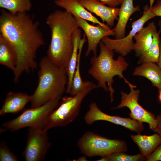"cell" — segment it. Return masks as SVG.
I'll use <instances>...</instances> for the list:
<instances>
[{
  "label": "cell",
  "instance_id": "obj_28",
  "mask_svg": "<svg viewBox=\"0 0 161 161\" xmlns=\"http://www.w3.org/2000/svg\"><path fill=\"white\" fill-rule=\"evenodd\" d=\"M151 10L155 16L161 17V0H158L155 5L152 6Z\"/></svg>",
  "mask_w": 161,
  "mask_h": 161
},
{
  "label": "cell",
  "instance_id": "obj_3",
  "mask_svg": "<svg viewBox=\"0 0 161 161\" xmlns=\"http://www.w3.org/2000/svg\"><path fill=\"white\" fill-rule=\"evenodd\" d=\"M99 45V54L91 58V66L88 72L97 81L98 88L109 92L112 102L114 100L115 92L112 86L115 76H118L119 78L123 79L130 87L135 88L136 86L129 83L123 75V72L126 70L129 65L123 56L120 55L115 60L114 59V52L113 50L106 46L102 41Z\"/></svg>",
  "mask_w": 161,
  "mask_h": 161
},
{
  "label": "cell",
  "instance_id": "obj_29",
  "mask_svg": "<svg viewBox=\"0 0 161 161\" xmlns=\"http://www.w3.org/2000/svg\"><path fill=\"white\" fill-rule=\"evenodd\" d=\"M105 4L111 7H116L121 4L119 0H98Z\"/></svg>",
  "mask_w": 161,
  "mask_h": 161
},
{
  "label": "cell",
  "instance_id": "obj_5",
  "mask_svg": "<svg viewBox=\"0 0 161 161\" xmlns=\"http://www.w3.org/2000/svg\"><path fill=\"white\" fill-rule=\"evenodd\" d=\"M97 88V84L91 82L75 95L63 97L57 109L50 113L40 127L48 131L53 128L65 126L73 121L79 115L84 98Z\"/></svg>",
  "mask_w": 161,
  "mask_h": 161
},
{
  "label": "cell",
  "instance_id": "obj_19",
  "mask_svg": "<svg viewBox=\"0 0 161 161\" xmlns=\"http://www.w3.org/2000/svg\"><path fill=\"white\" fill-rule=\"evenodd\" d=\"M131 137L138 146L140 153L146 158L161 143V136L157 133L149 136L138 133L131 135Z\"/></svg>",
  "mask_w": 161,
  "mask_h": 161
},
{
  "label": "cell",
  "instance_id": "obj_23",
  "mask_svg": "<svg viewBox=\"0 0 161 161\" xmlns=\"http://www.w3.org/2000/svg\"><path fill=\"white\" fill-rule=\"evenodd\" d=\"M160 34L157 30L155 31L152 43L148 50L139 57L137 61L138 64L146 62L157 63L160 54Z\"/></svg>",
  "mask_w": 161,
  "mask_h": 161
},
{
  "label": "cell",
  "instance_id": "obj_6",
  "mask_svg": "<svg viewBox=\"0 0 161 161\" xmlns=\"http://www.w3.org/2000/svg\"><path fill=\"white\" fill-rule=\"evenodd\" d=\"M77 145L81 153L90 157L106 156L115 152H126L127 149L125 141L110 139L90 131L83 135Z\"/></svg>",
  "mask_w": 161,
  "mask_h": 161
},
{
  "label": "cell",
  "instance_id": "obj_25",
  "mask_svg": "<svg viewBox=\"0 0 161 161\" xmlns=\"http://www.w3.org/2000/svg\"><path fill=\"white\" fill-rule=\"evenodd\" d=\"M105 157L108 161H139L146 160V159L140 153L136 155H130L122 151L113 153Z\"/></svg>",
  "mask_w": 161,
  "mask_h": 161
},
{
  "label": "cell",
  "instance_id": "obj_4",
  "mask_svg": "<svg viewBox=\"0 0 161 161\" xmlns=\"http://www.w3.org/2000/svg\"><path fill=\"white\" fill-rule=\"evenodd\" d=\"M38 66V83L31 95V108L51 100L61 99L66 90L68 78L65 69L54 64L47 56L41 59Z\"/></svg>",
  "mask_w": 161,
  "mask_h": 161
},
{
  "label": "cell",
  "instance_id": "obj_11",
  "mask_svg": "<svg viewBox=\"0 0 161 161\" xmlns=\"http://www.w3.org/2000/svg\"><path fill=\"white\" fill-rule=\"evenodd\" d=\"M85 123L91 125L96 121H106L123 126L131 131L140 133L144 129L143 123L131 118H123L109 115L101 111L95 102L91 103L84 117Z\"/></svg>",
  "mask_w": 161,
  "mask_h": 161
},
{
  "label": "cell",
  "instance_id": "obj_33",
  "mask_svg": "<svg viewBox=\"0 0 161 161\" xmlns=\"http://www.w3.org/2000/svg\"><path fill=\"white\" fill-rule=\"evenodd\" d=\"M158 24L159 27V29L158 32L160 34L161 32V19L159 21Z\"/></svg>",
  "mask_w": 161,
  "mask_h": 161
},
{
  "label": "cell",
  "instance_id": "obj_27",
  "mask_svg": "<svg viewBox=\"0 0 161 161\" xmlns=\"http://www.w3.org/2000/svg\"><path fill=\"white\" fill-rule=\"evenodd\" d=\"M146 161H161V143L153 152L146 157Z\"/></svg>",
  "mask_w": 161,
  "mask_h": 161
},
{
  "label": "cell",
  "instance_id": "obj_10",
  "mask_svg": "<svg viewBox=\"0 0 161 161\" xmlns=\"http://www.w3.org/2000/svg\"><path fill=\"white\" fill-rule=\"evenodd\" d=\"M130 91L128 94L124 92H121L120 103L112 109H120L123 107L128 108L130 111V117L142 123L148 124L150 129L153 130L157 125V120L154 114L144 109L139 103L140 94L139 90H135L133 87H130Z\"/></svg>",
  "mask_w": 161,
  "mask_h": 161
},
{
  "label": "cell",
  "instance_id": "obj_20",
  "mask_svg": "<svg viewBox=\"0 0 161 161\" xmlns=\"http://www.w3.org/2000/svg\"><path fill=\"white\" fill-rule=\"evenodd\" d=\"M81 37V30L78 28L74 31L72 35L73 50L68 65L65 68L68 78L66 92L69 94L76 67L79 45Z\"/></svg>",
  "mask_w": 161,
  "mask_h": 161
},
{
  "label": "cell",
  "instance_id": "obj_22",
  "mask_svg": "<svg viewBox=\"0 0 161 161\" xmlns=\"http://www.w3.org/2000/svg\"><path fill=\"white\" fill-rule=\"evenodd\" d=\"M17 62L16 53L9 43L0 35V64L13 72Z\"/></svg>",
  "mask_w": 161,
  "mask_h": 161
},
{
  "label": "cell",
  "instance_id": "obj_9",
  "mask_svg": "<svg viewBox=\"0 0 161 161\" xmlns=\"http://www.w3.org/2000/svg\"><path fill=\"white\" fill-rule=\"evenodd\" d=\"M47 131L38 127L29 128L26 144L22 154L26 161L44 160L51 145Z\"/></svg>",
  "mask_w": 161,
  "mask_h": 161
},
{
  "label": "cell",
  "instance_id": "obj_13",
  "mask_svg": "<svg viewBox=\"0 0 161 161\" xmlns=\"http://www.w3.org/2000/svg\"><path fill=\"white\" fill-rule=\"evenodd\" d=\"M82 5L88 10L99 17L103 23L111 27L118 16L120 8L107 6L98 0H80Z\"/></svg>",
  "mask_w": 161,
  "mask_h": 161
},
{
  "label": "cell",
  "instance_id": "obj_15",
  "mask_svg": "<svg viewBox=\"0 0 161 161\" xmlns=\"http://www.w3.org/2000/svg\"><path fill=\"white\" fill-rule=\"evenodd\" d=\"M32 95L21 92H10L6 96L0 110V115L16 113L24 109L32 100Z\"/></svg>",
  "mask_w": 161,
  "mask_h": 161
},
{
  "label": "cell",
  "instance_id": "obj_21",
  "mask_svg": "<svg viewBox=\"0 0 161 161\" xmlns=\"http://www.w3.org/2000/svg\"><path fill=\"white\" fill-rule=\"evenodd\" d=\"M86 36L80 41L77 58V64L72 80L69 95L71 96L75 95L85 89L91 81L86 80L83 81L81 77L80 71V60L81 53L84 43L86 41Z\"/></svg>",
  "mask_w": 161,
  "mask_h": 161
},
{
  "label": "cell",
  "instance_id": "obj_1",
  "mask_svg": "<svg viewBox=\"0 0 161 161\" xmlns=\"http://www.w3.org/2000/svg\"><path fill=\"white\" fill-rule=\"evenodd\" d=\"M27 13L14 14L4 9L1 10L0 35L11 46L17 57L13 72L15 83L23 73L38 69L37 52L45 43L38 22Z\"/></svg>",
  "mask_w": 161,
  "mask_h": 161
},
{
  "label": "cell",
  "instance_id": "obj_12",
  "mask_svg": "<svg viewBox=\"0 0 161 161\" xmlns=\"http://www.w3.org/2000/svg\"><path fill=\"white\" fill-rule=\"evenodd\" d=\"M75 17L77 20L79 27L84 31L87 38L88 46L85 56H88L91 52H93L94 55H97V46L102 39L106 36H114L113 29L108 30L99 24L94 26L85 20Z\"/></svg>",
  "mask_w": 161,
  "mask_h": 161
},
{
  "label": "cell",
  "instance_id": "obj_31",
  "mask_svg": "<svg viewBox=\"0 0 161 161\" xmlns=\"http://www.w3.org/2000/svg\"><path fill=\"white\" fill-rule=\"evenodd\" d=\"M160 46V54L157 64L161 68V38H160L159 43Z\"/></svg>",
  "mask_w": 161,
  "mask_h": 161
},
{
  "label": "cell",
  "instance_id": "obj_7",
  "mask_svg": "<svg viewBox=\"0 0 161 161\" xmlns=\"http://www.w3.org/2000/svg\"><path fill=\"white\" fill-rule=\"evenodd\" d=\"M61 99L51 100L38 107L26 109L15 118L4 123L2 126L5 130L13 131L25 127H40L50 113L58 106Z\"/></svg>",
  "mask_w": 161,
  "mask_h": 161
},
{
  "label": "cell",
  "instance_id": "obj_30",
  "mask_svg": "<svg viewBox=\"0 0 161 161\" xmlns=\"http://www.w3.org/2000/svg\"><path fill=\"white\" fill-rule=\"evenodd\" d=\"M156 119L157 120V125L153 131L161 136V113L157 116Z\"/></svg>",
  "mask_w": 161,
  "mask_h": 161
},
{
  "label": "cell",
  "instance_id": "obj_14",
  "mask_svg": "<svg viewBox=\"0 0 161 161\" xmlns=\"http://www.w3.org/2000/svg\"><path fill=\"white\" fill-rule=\"evenodd\" d=\"M54 2L56 5L64 8L65 11L74 17L99 24L108 30L111 29L110 27L100 21L86 9L81 4L80 0H55Z\"/></svg>",
  "mask_w": 161,
  "mask_h": 161
},
{
  "label": "cell",
  "instance_id": "obj_8",
  "mask_svg": "<svg viewBox=\"0 0 161 161\" xmlns=\"http://www.w3.org/2000/svg\"><path fill=\"white\" fill-rule=\"evenodd\" d=\"M154 1L150 0V7L147 5L144 7L143 14L139 19L132 22V29L126 36L120 39H112L107 36L104 37L101 41L106 46L120 55L124 56L128 54L133 50L134 43L133 38L135 35L147 21L155 16L151 10Z\"/></svg>",
  "mask_w": 161,
  "mask_h": 161
},
{
  "label": "cell",
  "instance_id": "obj_18",
  "mask_svg": "<svg viewBox=\"0 0 161 161\" xmlns=\"http://www.w3.org/2000/svg\"><path fill=\"white\" fill-rule=\"evenodd\" d=\"M135 76L144 77L150 80L152 85L161 89V68L156 63L146 62L135 68L133 72Z\"/></svg>",
  "mask_w": 161,
  "mask_h": 161
},
{
  "label": "cell",
  "instance_id": "obj_2",
  "mask_svg": "<svg viewBox=\"0 0 161 161\" xmlns=\"http://www.w3.org/2000/svg\"><path fill=\"white\" fill-rule=\"evenodd\" d=\"M46 22L51 35L47 56L54 64L65 69L73 50V33L79 27L77 20L65 10H57L48 16Z\"/></svg>",
  "mask_w": 161,
  "mask_h": 161
},
{
  "label": "cell",
  "instance_id": "obj_32",
  "mask_svg": "<svg viewBox=\"0 0 161 161\" xmlns=\"http://www.w3.org/2000/svg\"><path fill=\"white\" fill-rule=\"evenodd\" d=\"M159 90L158 99L160 102L161 103V89Z\"/></svg>",
  "mask_w": 161,
  "mask_h": 161
},
{
  "label": "cell",
  "instance_id": "obj_16",
  "mask_svg": "<svg viewBox=\"0 0 161 161\" xmlns=\"http://www.w3.org/2000/svg\"><path fill=\"white\" fill-rule=\"evenodd\" d=\"M157 30L154 22L149 23L146 27H143L135 35V43L133 46L137 57H140L148 49L153 41V35Z\"/></svg>",
  "mask_w": 161,
  "mask_h": 161
},
{
  "label": "cell",
  "instance_id": "obj_34",
  "mask_svg": "<svg viewBox=\"0 0 161 161\" xmlns=\"http://www.w3.org/2000/svg\"><path fill=\"white\" fill-rule=\"evenodd\" d=\"M120 4H121L123 2L124 0H119Z\"/></svg>",
  "mask_w": 161,
  "mask_h": 161
},
{
  "label": "cell",
  "instance_id": "obj_26",
  "mask_svg": "<svg viewBox=\"0 0 161 161\" xmlns=\"http://www.w3.org/2000/svg\"><path fill=\"white\" fill-rule=\"evenodd\" d=\"M17 156L10 150L6 142L1 141L0 143V161H17Z\"/></svg>",
  "mask_w": 161,
  "mask_h": 161
},
{
  "label": "cell",
  "instance_id": "obj_17",
  "mask_svg": "<svg viewBox=\"0 0 161 161\" xmlns=\"http://www.w3.org/2000/svg\"><path fill=\"white\" fill-rule=\"evenodd\" d=\"M121 4L118 21L113 29L116 39L125 37L126 27L129 18L135 12L140 10L139 6H134L133 0H124Z\"/></svg>",
  "mask_w": 161,
  "mask_h": 161
},
{
  "label": "cell",
  "instance_id": "obj_24",
  "mask_svg": "<svg viewBox=\"0 0 161 161\" xmlns=\"http://www.w3.org/2000/svg\"><path fill=\"white\" fill-rule=\"evenodd\" d=\"M0 7L14 14L27 13L32 3L31 0H0Z\"/></svg>",
  "mask_w": 161,
  "mask_h": 161
}]
</instances>
